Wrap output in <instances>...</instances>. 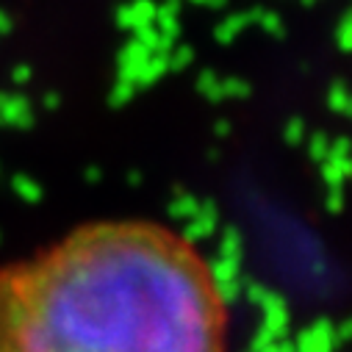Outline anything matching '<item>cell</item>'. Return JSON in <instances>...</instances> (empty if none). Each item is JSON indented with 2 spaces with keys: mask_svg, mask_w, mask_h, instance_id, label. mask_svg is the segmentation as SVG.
<instances>
[{
  "mask_svg": "<svg viewBox=\"0 0 352 352\" xmlns=\"http://www.w3.org/2000/svg\"><path fill=\"white\" fill-rule=\"evenodd\" d=\"M0 352H230V305L184 230L92 219L0 267Z\"/></svg>",
  "mask_w": 352,
  "mask_h": 352,
  "instance_id": "1",
  "label": "cell"
}]
</instances>
